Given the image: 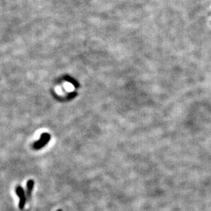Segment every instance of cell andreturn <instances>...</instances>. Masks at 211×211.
I'll list each match as a JSON object with an SVG mask.
<instances>
[{"mask_svg": "<svg viewBox=\"0 0 211 211\" xmlns=\"http://www.w3.org/2000/svg\"><path fill=\"white\" fill-rule=\"evenodd\" d=\"M34 182L33 180H29L27 183V191H26V197H27V200L29 201L31 200L32 197V193L33 188H34Z\"/></svg>", "mask_w": 211, "mask_h": 211, "instance_id": "3", "label": "cell"}, {"mask_svg": "<svg viewBox=\"0 0 211 211\" xmlns=\"http://www.w3.org/2000/svg\"><path fill=\"white\" fill-rule=\"evenodd\" d=\"M16 193L19 197V208L20 209H24L26 202V195L25 194L24 190L20 186H18L16 188Z\"/></svg>", "mask_w": 211, "mask_h": 211, "instance_id": "2", "label": "cell"}, {"mask_svg": "<svg viewBox=\"0 0 211 211\" xmlns=\"http://www.w3.org/2000/svg\"><path fill=\"white\" fill-rule=\"evenodd\" d=\"M50 137H51L50 135L48 133L42 134L40 140L36 141V142L33 144V148H34L36 150L41 149V148L44 147L45 145L49 142V141L50 140Z\"/></svg>", "mask_w": 211, "mask_h": 211, "instance_id": "1", "label": "cell"}, {"mask_svg": "<svg viewBox=\"0 0 211 211\" xmlns=\"http://www.w3.org/2000/svg\"><path fill=\"white\" fill-rule=\"evenodd\" d=\"M58 211H62V210H58Z\"/></svg>", "mask_w": 211, "mask_h": 211, "instance_id": "4", "label": "cell"}]
</instances>
